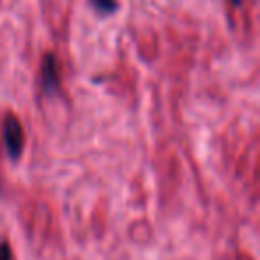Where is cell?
<instances>
[{"mask_svg": "<svg viewBox=\"0 0 260 260\" xmlns=\"http://www.w3.org/2000/svg\"><path fill=\"white\" fill-rule=\"evenodd\" d=\"M41 87H43L45 94H48V96L59 93V68H57V62H55V57L52 54L45 55L43 59Z\"/></svg>", "mask_w": 260, "mask_h": 260, "instance_id": "2", "label": "cell"}, {"mask_svg": "<svg viewBox=\"0 0 260 260\" xmlns=\"http://www.w3.org/2000/svg\"><path fill=\"white\" fill-rule=\"evenodd\" d=\"M11 248L8 242H0V260H11Z\"/></svg>", "mask_w": 260, "mask_h": 260, "instance_id": "4", "label": "cell"}, {"mask_svg": "<svg viewBox=\"0 0 260 260\" xmlns=\"http://www.w3.org/2000/svg\"><path fill=\"white\" fill-rule=\"evenodd\" d=\"M4 146L11 159H18L23 152V128L20 119L15 114H9L4 121Z\"/></svg>", "mask_w": 260, "mask_h": 260, "instance_id": "1", "label": "cell"}, {"mask_svg": "<svg viewBox=\"0 0 260 260\" xmlns=\"http://www.w3.org/2000/svg\"><path fill=\"white\" fill-rule=\"evenodd\" d=\"M89 2L102 15H112L118 9V0H89Z\"/></svg>", "mask_w": 260, "mask_h": 260, "instance_id": "3", "label": "cell"}, {"mask_svg": "<svg viewBox=\"0 0 260 260\" xmlns=\"http://www.w3.org/2000/svg\"><path fill=\"white\" fill-rule=\"evenodd\" d=\"M232 2H234L235 6H239V4H241V2H242V0H232Z\"/></svg>", "mask_w": 260, "mask_h": 260, "instance_id": "5", "label": "cell"}]
</instances>
